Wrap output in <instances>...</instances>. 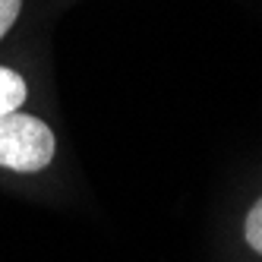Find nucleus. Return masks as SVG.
Returning <instances> with one entry per match:
<instances>
[{"label":"nucleus","instance_id":"obj_1","mask_svg":"<svg viewBox=\"0 0 262 262\" xmlns=\"http://www.w3.org/2000/svg\"><path fill=\"white\" fill-rule=\"evenodd\" d=\"M57 139L51 126L29 114H7L0 117V167L19 174L41 171L54 161Z\"/></svg>","mask_w":262,"mask_h":262},{"label":"nucleus","instance_id":"obj_2","mask_svg":"<svg viewBox=\"0 0 262 262\" xmlns=\"http://www.w3.org/2000/svg\"><path fill=\"white\" fill-rule=\"evenodd\" d=\"M23 101H26V79L16 70L0 67V117L16 114Z\"/></svg>","mask_w":262,"mask_h":262},{"label":"nucleus","instance_id":"obj_3","mask_svg":"<svg viewBox=\"0 0 262 262\" xmlns=\"http://www.w3.org/2000/svg\"><path fill=\"white\" fill-rule=\"evenodd\" d=\"M247 243L256 250V253H262V199L250 209V215H247Z\"/></svg>","mask_w":262,"mask_h":262},{"label":"nucleus","instance_id":"obj_4","mask_svg":"<svg viewBox=\"0 0 262 262\" xmlns=\"http://www.w3.org/2000/svg\"><path fill=\"white\" fill-rule=\"evenodd\" d=\"M19 10H23V0H0V38L13 29Z\"/></svg>","mask_w":262,"mask_h":262}]
</instances>
